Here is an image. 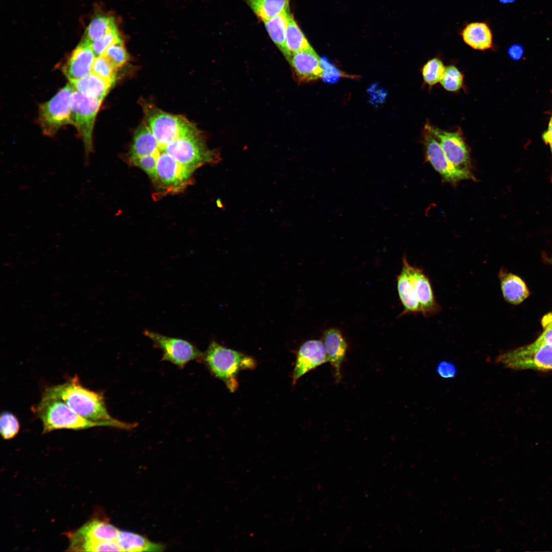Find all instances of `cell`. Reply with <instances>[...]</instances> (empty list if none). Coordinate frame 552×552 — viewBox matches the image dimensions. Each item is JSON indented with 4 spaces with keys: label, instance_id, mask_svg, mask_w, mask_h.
<instances>
[{
    "label": "cell",
    "instance_id": "cell-1",
    "mask_svg": "<svg viewBox=\"0 0 552 552\" xmlns=\"http://www.w3.org/2000/svg\"><path fill=\"white\" fill-rule=\"evenodd\" d=\"M42 397L61 400L77 413L92 421L108 423L113 427L126 429H131L135 425L122 422L111 417L103 394L84 387L77 376L63 383L46 388Z\"/></svg>",
    "mask_w": 552,
    "mask_h": 552
},
{
    "label": "cell",
    "instance_id": "cell-2",
    "mask_svg": "<svg viewBox=\"0 0 552 552\" xmlns=\"http://www.w3.org/2000/svg\"><path fill=\"white\" fill-rule=\"evenodd\" d=\"M202 360L213 374L224 382L231 392L238 386V374L241 370H253L257 365L251 356L212 341L203 353Z\"/></svg>",
    "mask_w": 552,
    "mask_h": 552
},
{
    "label": "cell",
    "instance_id": "cell-3",
    "mask_svg": "<svg viewBox=\"0 0 552 552\" xmlns=\"http://www.w3.org/2000/svg\"><path fill=\"white\" fill-rule=\"evenodd\" d=\"M35 413L42 422L43 433L54 430H81L98 426H110L108 423L94 422L80 416L59 399L42 397L35 408Z\"/></svg>",
    "mask_w": 552,
    "mask_h": 552
},
{
    "label": "cell",
    "instance_id": "cell-4",
    "mask_svg": "<svg viewBox=\"0 0 552 552\" xmlns=\"http://www.w3.org/2000/svg\"><path fill=\"white\" fill-rule=\"evenodd\" d=\"M148 127L155 137L160 150L175 140L200 134L196 125L186 118L158 109L148 110Z\"/></svg>",
    "mask_w": 552,
    "mask_h": 552
},
{
    "label": "cell",
    "instance_id": "cell-5",
    "mask_svg": "<svg viewBox=\"0 0 552 552\" xmlns=\"http://www.w3.org/2000/svg\"><path fill=\"white\" fill-rule=\"evenodd\" d=\"M426 128L439 142L445 154L454 169L465 180H476L472 171L469 148L461 131H447L426 124Z\"/></svg>",
    "mask_w": 552,
    "mask_h": 552
},
{
    "label": "cell",
    "instance_id": "cell-6",
    "mask_svg": "<svg viewBox=\"0 0 552 552\" xmlns=\"http://www.w3.org/2000/svg\"><path fill=\"white\" fill-rule=\"evenodd\" d=\"M74 90L67 83L49 101L40 104L38 122L44 135L52 136L62 126L72 124L71 98Z\"/></svg>",
    "mask_w": 552,
    "mask_h": 552
},
{
    "label": "cell",
    "instance_id": "cell-7",
    "mask_svg": "<svg viewBox=\"0 0 552 552\" xmlns=\"http://www.w3.org/2000/svg\"><path fill=\"white\" fill-rule=\"evenodd\" d=\"M102 101L87 97L76 90L71 98L72 124L76 128L84 144L86 166L89 165V154L93 151L94 122Z\"/></svg>",
    "mask_w": 552,
    "mask_h": 552
},
{
    "label": "cell",
    "instance_id": "cell-8",
    "mask_svg": "<svg viewBox=\"0 0 552 552\" xmlns=\"http://www.w3.org/2000/svg\"><path fill=\"white\" fill-rule=\"evenodd\" d=\"M495 362L512 370H552V347L530 344L499 355Z\"/></svg>",
    "mask_w": 552,
    "mask_h": 552
},
{
    "label": "cell",
    "instance_id": "cell-9",
    "mask_svg": "<svg viewBox=\"0 0 552 552\" xmlns=\"http://www.w3.org/2000/svg\"><path fill=\"white\" fill-rule=\"evenodd\" d=\"M160 151L194 170L206 163H216L219 159V155L208 149L200 134L178 139Z\"/></svg>",
    "mask_w": 552,
    "mask_h": 552
},
{
    "label": "cell",
    "instance_id": "cell-10",
    "mask_svg": "<svg viewBox=\"0 0 552 552\" xmlns=\"http://www.w3.org/2000/svg\"><path fill=\"white\" fill-rule=\"evenodd\" d=\"M144 334L163 352L162 360L183 368L190 361L202 360L203 353L191 342L146 330Z\"/></svg>",
    "mask_w": 552,
    "mask_h": 552
},
{
    "label": "cell",
    "instance_id": "cell-11",
    "mask_svg": "<svg viewBox=\"0 0 552 552\" xmlns=\"http://www.w3.org/2000/svg\"><path fill=\"white\" fill-rule=\"evenodd\" d=\"M422 144L426 159L444 181L455 185L465 180L449 163L438 140L425 128L422 134Z\"/></svg>",
    "mask_w": 552,
    "mask_h": 552
},
{
    "label": "cell",
    "instance_id": "cell-12",
    "mask_svg": "<svg viewBox=\"0 0 552 552\" xmlns=\"http://www.w3.org/2000/svg\"><path fill=\"white\" fill-rule=\"evenodd\" d=\"M402 263L406 267L412 284L420 306L421 313L425 317L438 313L441 307L436 301L429 280L423 270L411 265L405 256L402 258Z\"/></svg>",
    "mask_w": 552,
    "mask_h": 552
},
{
    "label": "cell",
    "instance_id": "cell-13",
    "mask_svg": "<svg viewBox=\"0 0 552 552\" xmlns=\"http://www.w3.org/2000/svg\"><path fill=\"white\" fill-rule=\"evenodd\" d=\"M328 362L326 348L323 341L308 340L300 347L292 375L295 384L303 376Z\"/></svg>",
    "mask_w": 552,
    "mask_h": 552
},
{
    "label": "cell",
    "instance_id": "cell-14",
    "mask_svg": "<svg viewBox=\"0 0 552 552\" xmlns=\"http://www.w3.org/2000/svg\"><path fill=\"white\" fill-rule=\"evenodd\" d=\"M194 169L178 163L163 151L158 154L156 163V179L173 189L183 186L189 180Z\"/></svg>",
    "mask_w": 552,
    "mask_h": 552
},
{
    "label": "cell",
    "instance_id": "cell-15",
    "mask_svg": "<svg viewBox=\"0 0 552 552\" xmlns=\"http://www.w3.org/2000/svg\"><path fill=\"white\" fill-rule=\"evenodd\" d=\"M288 61L299 82H313L322 77L320 59L312 47L293 53Z\"/></svg>",
    "mask_w": 552,
    "mask_h": 552
},
{
    "label": "cell",
    "instance_id": "cell-16",
    "mask_svg": "<svg viewBox=\"0 0 552 552\" xmlns=\"http://www.w3.org/2000/svg\"><path fill=\"white\" fill-rule=\"evenodd\" d=\"M96 57L91 43L84 39L73 50L62 71L69 81L80 79L89 74Z\"/></svg>",
    "mask_w": 552,
    "mask_h": 552
},
{
    "label": "cell",
    "instance_id": "cell-17",
    "mask_svg": "<svg viewBox=\"0 0 552 552\" xmlns=\"http://www.w3.org/2000/svg\"><path fill=\"white\" fill-rule=\"evenodd\" d=\"M120 531L107 522L93 520L73 534L70 548L74 550L87 542L116 541Z\"/></svg>",
    "mask_w": 552,
    "mask_h": 552
},
{
    "label": "cell",
    "instance_id": "cell-18",
    "mask_svg": "<svg viewBox=\"0 0 552 552\" xmlns=\"http://www.w3.org/2000/svg\"><path fill=\"white\" fill-rule=\"evenodd\" d=\"M328 362L332 366L336 381L341 378V367L348 349L347 342L341 332L335 328L326 330L323 335Z\"/></svg>",
    "mask_w": 552,
    "mask_h": 552
},
{
    "label": "cell",
    "instance_id": "cell-19",
    "mask_svg": "<svg viewBox=\"0 0 552 552\" xmlns=\"http://www.w3.org/2000/svg\"><path fill=\"white\" fill-rule=\"evenodd\" d=\"M69 81L75 90L87 97L101 100L114 83L92 72L80 79Z\"/></svg>",
    "mask_w": 552,
    "mask_h": 552
},
{
    "label": "cell",
    "instance_id": "cell-20",
    "mask_svg": "<svg viewBox=\"0 0 552 552\" xmlns=\"http://www.w3.org/2000/svg\"><path fill=\"white\" fill-rule=\"evenodd\" d=\"M461 36L465 43L474 50L485 51L493 45L492 31L485 22H473L467 25Z\"/></svg>",
    "mask_w": 552,
    "mask_h": 552
},
{
    "label": "cell",
    "instance_id": "cell-21",
    "mask_svg": "<svg viewBox=\"0 0 552 552\" xmlns=\"http://www.w3.org/2000/svg\"><path fill=\"white\" fill-rule=\"evenodd\" d=\"M499 278L503 296L508 303L519 304L528 296V289L519 277L501 269Z\"/></svg>",
    "mask_w": 552,
    "mask_h": 552
},
{
    "label": "cell",
    "instance_id": "cell-22",
    "mask_svg": "<svg viewBox=\"0 0 552 552\" xmlns=\"http://www.w3.org/2000/svg\"><path fill=\"white\" fill-rule=\"evenodd\" d=\"M159 145L149 127L140 126L135 131L131 149V160L160 152Z\"/></svg>",
    "mask_w": 552,
    "mask_h": 552
},
{
    "label": "cell",
    "instance_id": "cell-23",
    "mask_svg": "<svg viewBox=\"0 0 552 552\" xmlns=\"http://www.w3.org/2000/svg\"><path fill=\"white\" fill-rule=\"evenodd\" d=\"M116 542L122 551H161L164 549L162 544L128 531H120Z\"/></svg>",
    "mask_w": 552,
    "mask_h": 552
},
{
    "label": "cell",
    "instance_id": "cell-24",
    "mask_svg": "<svg viewBox=\"0 0 552 552\" xmlns=\"http://www.w3.org/2000/svg\"><path fill=\"white\" fill-rule=\"evenodd\" d=\"M399 298L403 306L402 314L421 313V308L406 267L403 265L397 278Z\"/></svg>",
    "mask_w": 552,
    "mask_h": 552
},
{
    "label": "cell",
    "instance_id": "cell-25",
    "mask_svg": "<svg viewBox=\"0 0 552 552\" xmlns=\"http://www.w3.org/2000/svg\"><path fill=\"white\" fill-rule=\"evenodd\" d=\"M263 22L289 10L290 0H243Z\"/></svg>",
    "mask_w": 552,
    "mask_h": 552
},
{
    "label": "cell",
    "instance_id": "cell-26",
    "mask_svg": "<svg viewBox=\"0 0 552 552\" xmlns=\"http://www.w3.org/2000/svg\"><path fill=\"white\" fill-rule=\"evenodd\" d=\"M290 10L264 21L266 29L271 40L283 53L286 59L288 53L285 45V36Z\"/></svg>",
    "mask_w": 552,
    "mask_h": 552
},
{
    "label": "cell",
    "instance_id": "cell-27",
    "mask_svg": "<svg viewBox=\"0 0 552 552\" xmlns=\"http://www.w3.org/2000/svg\"><path fill=\"white\" fill-rule=\"evenodd\" d=\"M285 45L288 53L287 61L293 53L311 47L291 14L286 29Z\"/></svg>",
    "mask_w": 552,
    "mask_h": 552
},
{
    "label": "cell",
    "instance_id": "cell-28",
    "mask_svg": "<svg viewBox=\"0 0 552 552\" xmlns=\"http://www.w3.org/2000/svg\"><path fill=\"white\" fill-rule=\"evenodd\" d=\"M116 27L113 17L99 15L91 20L86 28L84 39L92 43Z\"/></svg>",
    "mask_w": 552,
    "mask_h": 552
},
{
    "label": "cell",
    "instance_id": "cell-29",
    "mask_svg": "<svg viewBox=\"0 0 552 552\" xmlns=\"http://www.w3.org/2000/svg\"><path fill=\"white\" fill-rule=\"evenodd\" d=\"M445 67L443 62L438 58L428 60L422 68V75L424 82L429 86H432L440 82L444 73Z\"/></svg>",
    "mask_w": 552,
    "mask_h": 552
},
{
    "label": "cell",
    "instance_id": "cell-30",
    "mask_svg": "<svg viewBox=\"0 0 552 552\" xmlns=\"http://www.w3.org/2000/svg\"><path fill=\"white\" fill-rule=\"evenodd\" d=\"M102 55L109 60L116 70L125 64L129 59L122 38L110 45Z\"/></svg>",
    "mask_w": 552,
    "mask_h": 552
},
{
    "label": "cell",
    "instance_id": "cell-31",
    "mask_svg": "<svg viewBox=\"0 0 552 552\" xmlns=\"http://www.w3.org/2000/svg\"><path fill=\"white\" fill-rule=\"evenodd\" d=\"M443 87L447 91L454 92L463 86L464 76L454 65L445 67L444 74L440 82Z\"/></svg>",
    "mask_w": 552,
    "mask_h": 552
},
{
    "label": "cell",
    "instance_id": "cell-32",
    "mask_svg": "<svg viewBox=\"0 0 552 552\" xmlns=\"http://www.w3.org/2000/svg\"><path fill=\"white\" fill-rule=\"evenodd\" d=\"M19 428L18 420L13 413L8 411L1 413L0 431L4 439L9 440L14 438L18 432Z\"/></svg>",
    "mask_w": 552,
    "mask_h": 552
},
{
    "label": "cell",
    "instance_id": "cell-33",
    "mask_svg": "<svg viewBox=\"0 0 552 552\" xmlns=\"http://www.w3.org/2000/svg\"><path fill=\"white\" fill-rule=\"evenodd\" d=\"M116 69L103 55L96 57L94 61L91 72L102 78L114 83Z\"/></svg>",
    "mask_w": 552,
    "mask_h": 552
},
{
    "label": "cell",
    "instance_id": "cell-34",
    "mask_svg": "<svg viewBox=\"0 0 552 552\" xmlns=\"http://www.w3.org/2000/svg\"><path fill=\"white\" fill-rule=\"evenodd\" d=\"M121 38L117 27L109 30L100 38L91 43L93 51L96 57L103 55L105 50L112 44Z\"/></svg>",
    "mask_w": 552,
    "mask_h": 552
},
{
    "label": "cell",
    "instance_id": "cell-35",
    "mask_svg": "<svg viewBox=\"0 0 552 552\" xmlns=\"http://www.w3.org/2000/svg\"><path fill=\"white\" fill-rule=\"evenodd\" d=\"M75 551H122L116 541L87 542L80 545Z\"/></svg>",
    "mask_w": 552,
    "mask_h": 552
},
{
    "label": "cell",
    "instance_id": "cell-36",
    "mask_svg": "<svg viewBox=\"0 0 552 552\" xmlns=\"http://www.w3.org/2000/svg\"><path fill=\"white\" fill-rule=\"evenodd\" d=\"M158 153L144 156L132 160V162L134 165L141 168L152 178L156 179V169Z\"/></svg>",
    "mask_w": 552,
    "mask_h": 552
},
{
    "label": "cell",
    "instance_id": "cell-37",
    "mask_svg": "<svg viewBox=\"0 0 552 552\" xmlns=\"http://www.w3.org/2000/svg\"><path fill=\"white\" fill-rule=\"evenodd\" d=\"M320 62L323 68L322 77L325 81L328 82H335L341 76L342 73L340 71L327 59L323 58Z\"/></svg>",
    "mask_w": 552,
    "mask_h": 552
},
{
    "label": "cell",
    "instance_id": "cell-38",
    "mask_svg": "<svg viewBox=\"0 0 552 552\" xmlns=\"http://www.w3.org/2000/svg\"><path fill=\"white\" fill-rule=\"evenodd\" d=\"M436 372L439 376L444 379H453L457 375V370L453 363L442 360L437 364Z\"/></svg>",
    "mask_w": 552,
    "mask_h": 552
},
{
    "label": "cell",
    "instance_id": "cell-39",
    "mask_svg": "<svg viewBox=\"0 0 552 552\" xmlns=\"http://www.w3.org/2000/svg\"><path fill=\"white\" fill-rule=\"evenodd\" d=\"M529 344L532 347L543 345L552 347V327L544 328L543 332L536 340Z\"/></svg>",
    "mask_w": 552,
    "mask_h": 552
},
{
    "label": "cell",
    "instance_id": "cell-40",
    "mask_svg": "<svg viewBox=\"0 0 552 552\" xmlns=\"http://www.w3.org/2000/svg\"><path fill=\"white\" fill-rule=\"evenodd\" d=\"M508 54L512 59L518 60L523 56V48L520 44H513L509 48Z\"/></svg>",
    "mask_w": 552,
    "mask_h": 552
},
{
    "label": "cell",
    "instance_id": "cell-41",
    "mask_svg": "<svg viewBox=\"0 0 552 552\" xmlns=\"http://www.w3.org/2000/svg\"><path fill=\"white\" fill-rule=\"evenodd\" d=\"M542 139L545 143L549 145L552 153V117L549 121L547 130L542 135Z\"/></svg>",
    "mask_w": 552,
    "mask_h": 552
},
{
    "label": "cell",
    "instance_id": "cell-42",
    "mask_svg": "<svg viewBox=\"0 0 552 552\" xmlns=\"http://www.w3.org/2000/svg\"><path fill=\"white\" fill-rule=\"evenodd\" d=\"M541 324L543 328L552 327V312L545 315L542 318Z\"/></svg>",
    "mask_w": 552,
    "mask_h": 552
},
{
    "label": "cell",
    "instance_id": "cell-43",
    "mask_svg": "<svg viewBox=\"0 0 552 552\" xmlns=\"http://www.w3.org/2000/svg\"><path fill=\"white\" fill-rule=\"evenodd\" d=\"M501 3L509 4L514 3L516 0H499Z\"/></svg>",
    "mask_w": 552,
    "mask_h": 552
},
{
    "label": "cell",
    "instance_id": "cell-44",
    "mask_svg": "<svg viewBox=\"0 0 552 552\" xmlns=\"http://www.w3.org/2000/svg\"><path fill=\"white\" fill-rule=\"evenodd\" d=\"M550 262L552 264V258H551L550 259Z\"/></svg>",
    "mask_w": 552,
    "mask_h": 552
},
{
    "label": "cell",
    "instance_id": "cell-45",
    "mask_svg": "<svg viewBox=\"0 0 552 552\" xmlns=\"http://www.w3.org/2000/svg\"><path fill=\"white\" fill-rule=\"evenodd\" d=\"M551 181H552V177H551Z\"/></svg>",
    "mask_w": 552,
    "mask_h": 552
}]
</instances>
